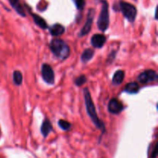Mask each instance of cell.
Masks as SVG:
<instances>
[{
    "label": "cell",
    "instance_id": "cell-1",
    "mask_svg": "<svg viewBox=\"0 0 158 158\" xmlns=\"http://www.w3.org/2000/svg\"><path fill=\"white\" fill-rule=\"evenodd\" d=\"M83 97H84L85 105H86V109L88 116L91 119L94 126L97 129L100 130L102 134H104L105 131H106V127H105L103 122L98 117L95 105H94L93 99L91 97L90 92L87 87H85L83 89Z\"/></svg>",
    "mask_w": 158,
    "mask_h": 158
},
{
    "label": "cell",
    "instance_id": "cell-2",
    "mask_svg": "<svg viewBox=\"0 0 158 158\" xmlns=\"http://www.w3.org/2000/svg\"><path fill=\"white\" fill-rule=\"evenodd\" d=\"M49 48L54 56L60 60H66L70 55L69 45L61 39H52L49 43Z\"/></svg>",
    "mask_w": 158,
    "mask_h": 158
},
{
    "label": "cell",
    "instance_id": "cell-3",
    "mask_svg": "<svg viewBox=\"0 0 158 158\" xmlns=\"http://www.w3.org/2000/svg\"><path fill=\"white\" fill-rule=\"evenodd\" d=\"M101 2V10L99 15L98 20H97V26L100 31L104 32L107 30L110 24L109 5L106 0H102Z\"/></svg>",
    "mask_w": 158,
    "mask_h": 158
},
{
    "label": "cell",
    "instance_id": "cell-4",
    "mask_svg": "<svg viewBox=\"0 0 158 158\" xmlns=\"http://www.w3.org/2000/svg\"><path fill=\"white\" fill-rule=\"evenodd\" d=\"M119 7H120V10L123 13V16L130 23H134L135 21L136 17H137V8L134 5L124 1H120V3H119Z\"/></svg>",
    "mask_w": 158,
    "mask_h": 158
},
{
    "label": "cell",
    "instance_id": "cell-5",
    "mask_svg": "<svg viewBox=\"0 0 158 158\" xmlns=\"http://www.w3.org/2000/svg\"><path fill=\"white\" fill-rule=\"evenodd\" d=\"M41 76L43 80L49 85H53L55 83V73L48 63H43L41 67Z\"/></svg>",
    "mask_w": 158,
    "mask_h": 158
},
{
    "label": "cell",
    "instance_id": "cell-6",
    "mask_svg": "<svg viewBox=\"0 0 158 158\" xmlns=\"http://www.w3.org/2000/svg\"><path fill=\"white\" fill-rule=\"evenodd\" d=\"M157 80V73L154 69H147L139 74L137 77V80L142 84H147L151 82H155Z\"/></svg>",
    "mask_w": 158,
    "mask_h": 158
},
{
    "label": "cell",
    "instance_id": "cell-7",
    "mask_svg": "<svg viewBox=\"0 0 158 158\" xmlns=\"http://www.w3.org/2000/svg\"><path fill=\"white\" fill-rule=\"evenodd\" d=\"M94 15H95V10L94 9H90L88 12L87 14V18H86V21L85 23L84 26H83V28L80 30V33H79V36L83 37L84 35H87L91 30V28H92L93 23H94Z\"/></svg>",
    "mask_w": 158,
    "mask_h": 158
},
{
    "label": "cell",
    "instance_id": "cell-8",
    "mask_svg": "<svg viewBox=\"0 0 158 158\" xmlns=\"http://www.w3.org/2000/svg\"><path fill=\"white\" fill-rule=\"evenodd\" d=\"M107 109L111 114H119L123 111L124 106L118 99L112 98L109 101Z\"/></svg>",
    "mask_w": 158,
    "mask_h": 158
},
{
    "label": "cell",
    "instance_id": "cell-9",
    "mask_svg": "<svg viewBox=\"0 0 158 158\" xmlns=\"http://www.w3.org/2000/svg\"><path fill=\"white\" fill-rule=\"evenodd\" d=\"M106 42V37L103 34H94L91 37L90 43L94 48L101 49Z\"/></svg>",
    "mask_w": 158,
    "mask_h": 158
},
{
    "label": "cell",
    "instance_id": "cell-10",
    "mask_svg": "<svg viewBox=\"0 0 158 158\" xmlns=\"http://www.w3.org/2000/svg\"><path fill=\"white\" fill-rule=\"evenodd\" d=\"M53 131V128H52V125L51 123L50 120L48 118H46L43 120V123H42L41 128H40V131H41V134H43V136L44 137H47V136L49 135V133L52 132Z\"/></svg>",
    "mask_w": 158,
    "mask_h": 158
},
{
    "label": "cell",
    "instance_id": "cell-11",
    "mask_svg": "<svg viewBox=\"0 0 158 158\" xmlns=\"http://www.w3.org/2000/svg\"><path fill=\"white\" fill-rule=\"evenodd\" d=\"M65 29L64 26L63 25L60 24V23H56V24L52 25L50 28H49V32H50L51 35L52 36H60V35H63L65 32Z\"/></svg>",
    "mask_w": 158,
    "mask_h": 158
},
{
    "label": "cell",
    "instance_id": "cell-12",
    "mask_svg": "<svg viewBox=\"0 0 158 158\" xmlns=\"http://www.w3.org/2000/svg\"><path fill=\"white\" fill-rule=\"evenodd\" d=\"M125 77V73L123 70L119 69V70L116 71L115 73L113 76L112 79V84L114 86H120L122 83H123V80Z\"/></svg>",
    "mask_w": 158,
    "mask_h": 158
},
{
    "label": "cell",
    "instance_id": "cell-13",
    "mask_svg": "<svg viewBox=\"0 0 158 158\" xmlns=\"http://www.w3.org/2000/svg\"><path fill=\"white\" fill-rule=\"evenodd\" d=\"M9 2L11 6H12V7L15 9V12L19 15L23 17L26 16V12H25L24 9L23 7V5L21 4L19 0H9Z\"/></svg>",
    "mask_w": 158,
    "mask_h": 158
},
{
    "label": "cell",
    "instance_id": "cell-14",
    "mask_svg": "<svg viewBox=\"0 0 158 158\" xmlns=\"http://www.w3.org/2000/svg\"><path fill=\"white\" fill-rule=\"evenodd\" d=\"M94 54H95V51L94 49H90V48H87V49H84L83 52L81 54V61L83 63H86L89 61H90L94 56Z\"/></svg>",
    "mask_w": 158,
    "mask_h": 158
},
{
    "label": "cell",
    "instance_id": "cell-15",
    "mask_svg": "<svg viewBox=\"0 0 158 158\" xmlns=\"http://www.w3.org/2000/svg\"><path fill=\"white\" fill-rule=\"evenodd\" d=\"M140 90V86L137 82H131L127 83L124 88V92L130 94H136Z\"/></svg>",
    "mask_w": 158,
    "mask_h": 158
},
{
    "label": "cell",
    "instance_id": "cell-16",
    "mask_svg": "<svg viewBox=\"0 0 158 158\" xmlns=\"http://www.w3.org/2000/svg\"><path fill=\"white\" fill-rule=\"evenodd\" d=\"M31 15H32V19H33L34 23H35V25H36V26H38L39 27L41 28V29H47L48 25L44 19L42 18L41 16L38 15L37 14L31 13Z\"/></svg>",
    "mask_w": 158,
    "mask_h": 158
},
{
    "label": "cell",
    "instance_id": "cell-17",
    "mask_svg": "<svg viewBox=\"0 0 158 158\" xmlns=\"http://www.w3.org/2000/svg\"><path fill=\"white\" fill-rule=\"evenodd\" d=\"M12 79H13V83L15 86H20L23 83V73L19 70H15L12 75Z\"/></svg>",
    "mask_w": 158,
    "mask_h": 158
},
{
    "label": "cell",
    "instance_id": "cell-18",
    "mask_svg": "<svg viewBox=\"0 0 158 158\" xmlns=\"http://www.w3.org/2000/svg\"><path fill=\"white\" fill-rule=\"evenodd\" d=\"M58 126L60 127L61 128L63 131H69V130H70L72 125H71V123H69V122L66 121V120H60L58 121Z\"/></svg>",
    "mask_w": 158,
    "mask_h": 158
},
{
    "label": "cell",
    "instance_id": "cell-19",
    "mask_svg": "<svg viewBox=\"0 0 158 158\" xmlns=\"http://www.w3.org/2000/svg\"><path fill=\"white\" fill-rule=\"evenodd\" d=\"M86 77L85 75H80L78 77L75 79L74 80V83H75L76 86H83L84 83H86Z\"/></svg>",
    "mask_w": 158,
    "mask_h": 158
},
{
    "label": "cell",
    "instance_id": "cell-20",
    "mask_svg": "<svg viewBox=\"0 0 158 158\" xmlns=\"http://www.w3.org/2000/svg\"><path fill=\"white\" fill-rule=\"evenodd\" d=\"M76 6L79 10H83L85 6V0H73Z\"/></svg>",
    "mask_w": 158,
    "mask_h": 158
},
{
    "label": "cell",
    "instance_id": "cell-21",
    "mask_svg": "<svg viewBox=\"0 0 158 158\" xmlns=\"http://www.w3.org/2000/svg\"><path fill=\"white\" fill-rule=\"evenodd\" d=\"M116 54H117V52L115 50H113L110 52L109 56H108V59H107V62L110 61V63H112L116 58Z\"/></svg>",
    "mask_w": 158,
    "mask_h": 158
},
{
    "label": "cell",
    "instance_id": "cell-22",
    "mask_svg": "<svg viewBox=\"0 0 158 158\" xmlns=\"http://www.w3.org/2000/svg\"><path fill=\"white\" fill-rule=\"evenodd\" d=\"M157 149H158V143H156L155 145H154V148H153L152 153H151V157L152 158H157Z\"/></svg>",
    "mask_w": 158,
    "mask_h": 158
}]
</instances>
